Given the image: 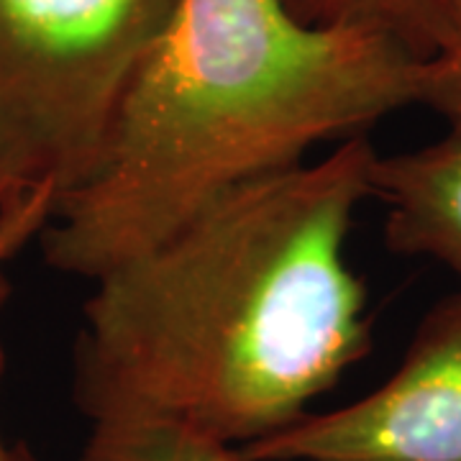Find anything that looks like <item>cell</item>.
<instances>
[{
  "mask_svg": "<svg viewBox=\"0 0 461 461\" xmlns=\"http://www.w3.org/2000/svg\"><path fill=\"white\" fill-rule=\"evenodd\" d=\"M375 157L366 136L346 139L90 280L72 348V400L90 426L239 448L311 412L372 348L346 239Z\"/></svg>",
  "mask_w": 461,
  "mask_h": 461,
  "instance_id": "6da1fadb",
  "label": "cell"
},
{
  "mask_svg": "<svg viewBox=\"0 0 461 461\" xmlns=\"http://www.w3.org/2000/svg\"><path fill=\"white\" fill-rule=\"evenodd\" d=\"M426 62L387 36L311 26L282 0H177L115 105L85 180L57 198L39 247L95 280L218 200L330 139L420 103Z\"/></svg>",
  "mask_w": 461,
  "mask_h": 461,
  "instance_id": "7a4b0ae2",
  "label": "cell"
},
{
  "mask_svg": "<svg viewBox=\"0 0 461 461\" xmlns=\"http://www.w3.org/2000/svg\"><path fill=\"white\" fill-rule=\"evenodd\" d=\"M177 0H0V180L18 200L77 187Z\"/></svg>",
  "mask_w": 461,
  "mask_h": 461,
  "instance_id": "3957f363",
  "label": "cell"
},
{
  "mask_svg": "<svg viewBox=\"0 0 461 461\" xmlns=\"http://www.w3.org/2000/svg\"><path fill=\"white\" fill-rule=\"evenodd\" d=\"M236 461H461V290L420 321L395 375L330 412H305Z\"/></svg>",
  "mask_w": 461,
  "mask_h": 461,
  "instance_id": "277c9868",
  "label": "cell"
},
{
  "mask_svg": "<svg viewBox=\"0 0 461 461\" xmlns=\"http://www.w3.org/2000/svg\"><path fill=\"white\" fill-rule=\"evenodd\" d=\"M429 147L375 157L372 198L384 203V241L397 254L430 257L461 280V115Z\"/></svg>",
  "mask_w": 461,
  "mask_h": 461,
  "instance_id": "5b68a950",
  "label": "cell"
},
{
  "mask_svg": "<svg viewBox=\"0 0 461 461\" xmlns=\"http://www.w3.org/2000/svg\"><path fill=\"white\" fill-rule=\"evenodd\" d=\"M311 26H346L393 39L420 62L454 47L461 33V0H282Z\"/></svg>",
  "mask_w": 461,
  "mask_h": 461,
  "instance_id": "8992f818",
  "label": "cell"
},
{
  "mask_svg": "<svg viewBox=\"0 0 461 461\" xmlns=\"http://www.w3.org/2000/svg\"><path fill=\"white\" fill-rule=\"evenodd\" d=\"M75 461H236L233 448L172 429L93 426Z\"/></svg>",
  "mask_w": 461,
  "mask_h": 461,
  "instance_id": "52a82bcc",
  "label": "cell"
},
{
  "mask_svg": "<svg viewBox=\"0 0 461 461\" xmlns=\"http://www.w3.org/2000/svg\"><path fill=\"white\" fill-rule=\"evenodd\" d=\"M54 208L51 193H36L18 200L0 180V264H8L50 221Z\"/></svg>",
  "mask_w": 461,
  "mask_h": 461,
  "instance_id": "ba28073f",
  "label": "cell"
},
{
  "mask_svg": "<svg viewBox=\"0 0 461 461\" xmlns=\"http://www.w3.org/2000/svg\"><path fill=\"white\" fill-rule=\"evenodd\" d=\"M423 105H430L446 118L461 115V33L451 50L426 62Z\"/></svg>",
  "mask_w": 461,
  "mask_h": 461,
  "instance_id": "9c48e42d",
  "label": "cell"
},
{
  "mask_svg": "<svg viewBox=\"0 0 461 461\" xmlns=\"http://www.w3.org/2000/svg\"><path fill=\"white\" fill-rule=\"evenodd\" d=\"M5 300H8V282H5L3 267H0V313H3ZM5 366H8V359H5V346H3V336H0V387H3V377H5ZM0 461H36V456L23 441L8 444L0 433Z\"/></svg>",
  "mask_w": 461,
  "mask_h": 461,
  "instance_id": "30bf717a",
  "label": "cell"
},
{
  "mask_svg": "<svg viewBox=\"0 0 461 461\" xmlns=\"http://www.w3.org/2000/svg\"><path fill=\"white\" fill-rule=\"evenodd\" d=\"M0 267H5V264H0Z\"/></svg>",
  "mask_w": 461,
  "mask_h": 461,
  "instance_id": "8fae6325",
  "label": "cell"
}]
</instances>
